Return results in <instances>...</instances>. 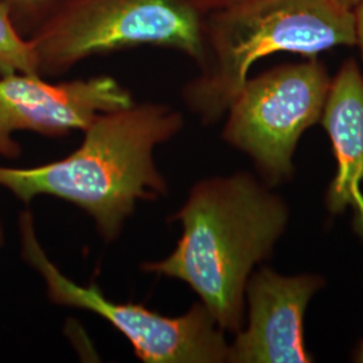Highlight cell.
Returning <instances> with one entry per match:
<instances>
[{
  "label": "cell",
  "instance_id": "6da1fadb",
  "mask_svg": "<svg viewBox=\"0 0 363 363\" xmlns=\"http://www.w3.org/2000/svg\"><path fill=\"white\" fill-rule=\"evenodd\" d=\"M182 235L166 259L143 271L190 286L225 333L245 323L247 286L288 229L291 210L272 186L250 172L211 177L194 184L172 217Z\"/></svg>",
  "mask_w": 363,
  "mask_h": 363
},
{
  "label": "cell",
  "instance_id": "7a4b0ae2",
  "mask_svg": "<svg viewBox=\"0 0 363 363\" xmlns=\"http://www.w3.org/2000/svg\"><path fill=\"white\" fill-rule=\"evenodd\" d=\"M183 127L181 112L157 103L133 104L96 117L84 142L61 160L35 167H0V189L30 203L54 196L85 210L105 241H115L139 201L167 193L154 151Z\"/></svg>",
  "mask_w": 363,
  "mask_h": 363
},
{
  "label": "cell",
  "instance_id": "3957f363",
  "mask_svg": "<svg viewBox=\"0 0 363 363\" xmlns=\"http://www.w3.org/2000/svg\"><path fill=\"white\" fill-rule=\"evenodd\" d=\"M201 73L183 89L203 123L226 115L259 61L279 52L316 57L355 46L354 15L334 0H250L203 16Z\"/></svg>",
  "mask_w": 363,
  "mask_h": 363
},
{
  "label": "cell",
  "instance_id": "277c9868",
  "mask_svg": "<svg viewBox=\"0 0 363 363\" xmlns=\"http://www.w3.org/2000/svg\"><path fill=\"white\" fill-rule=\"evenodd\" d=\"M27 39L42 77L139 46L172 49L198 64L205 54L203 16L183 0H55Z\"/></svg>",
  "mask_w": 363,
  "mask_h": 363
},
{
  "label": "cell",
  "instance_id": "5b68a950",
  "mask_svg": "<svg viewBox=\"0 0 363 363\" xmlns=\"http://www.w3.org/2000/svg\"><path fill=\"white\" fill-rule=\"evenodd\" d=\"M330 84L316 57L247 78L225 115L223 140L249 156L267 184L289 181L298 142L320 121Z\"/></svg>",
  "mask_w": 363,
  "mask_h": 363
},
{
  "label": "cell",
  "instance_id": "8992f818",
  "mask_svg": "<svg viewBox=\"0 0 363 363\" xmlns=\"http://www.w3.org/2000/svg\"><path fill=\"white\" fill-rule=\"evenodd\" d=\"M19 233L22 256L43 277L48 298L54 304L88 310L104 318L130 340L143 362H228L225 331L202 303L178 318H167L142 304L116 303L97 286H78L54 265L39 244L30 211L19 217Z\"/></svg>",
  "mask_w": 363,
  "mask_h": 363
},
{
  "label": "cell",
  "instance_id": "52a82bcc",
  "mask_svg": "<svg viewBox=\"0 0 363 363\" xmlns=\"http://www.w3.org/2000/svg\"><path fill=\"white\" fill-rule=\"evenodd\" d=\"M133 104L130 91L111 76H97L60 84L39 74L0 76V156L22 154L16 132L62 136L86 130L105 112Z\"/></svg>",
  "mask_w": 363,
  "mask_h": 363
},
{
  "label": "cell",
  "instance_id": "ba28073f",
  "mask_svg": "<svg viewBox=\"0 0 363 363\" xmlns=\"http://www.w3.org/2000/svg\"><path fill=\"white\" fill-rule=\"evenodd\" d=\"M325 284L318 273L255 271L247 281V323L229 345L228 362H313L304 342V318Z\"/></svg>",
  "mask_w": 363,
  "mask_h": 363
},
{
  "label": "cell",
  "instance_id": "9c48e42d",
  "mask_svg": "<svg viewBox=\"0 0 363 363\" xmlns=\"http://www.w3.org/2000/svg\"><path fill=\"white\" fill-rule=\"evenodd\" d=\"M319 123L337 162L325 208L334 216L350 211L354 230L363 237V73L355 60H346L331 78Z\"/></svg>",
  "mask_w": 363,
  "mask_h": 363
},
{
  "label": "cell",
  "instance_id": "30bf717a",
  "mask_svg": "<svg viewBox=\"0 0 363 363\" xmlns=\"http://www.w3.org/2000/svg\"><path fill=\"white\" fill-rule=\"evenodd\" d=\"M13 73L39 74L38 62L30 40L19 33L11 15L0 6V76Z\"/></svg>",
  "mask_w": 363,
  "mask_h": 363
},
{
  "label": "cell",
  "instance_id": "8fae6325",
  "mask_svg": "<svg viewBox=\"0 0 363 363\" xmlns=\"http://www.w3.org/2000/svg\"><path fill=\"white\" fill-rule=\"evenodd\" d=\"M55 0H0L21 34L28 37L48 15Z\"/></svg>",
  "mask_w": 363,
  "mask_h": 363
},
{
  "label": "cell",
  "instance_id": "7c38bea8",
  "mask_svg": "<svg viewBox=\"0 0 363 363\" xmlns=\"http://www.w3.org/2000/svg\"><path fill=\"white\" fill-rule=\"evenodd\" d=\"M183 1H186L190 7H193L199 15L205 16L208 13L223 10L235 4L247 3L250 0H183Z\"/></svg>",
  "mask_w": 363,
  "mask_h": 363
},
{
  "label": "cell",
  "instance_id": "4fadbf2b",
  "mask_svg": "<svg viewBox=\"0 0 363 363\" xmlns=\"http://www.w3.org/2000/svg\"><path fill=\"white\" fill-rule=\"evenodd\" d=\"M354 15V30H355V46H358L362 58L363 73V0L352 10Z\"/></svg>",
  "mask_w": 363,
  "mask_h": 363
},
{
  "label": "cell",
  "instance_id": "5bb4252c",
  "mask_svg": "<svg viewBox=\"0 0 363 363\" xmlns=\"http://www.w3.org/2000/svg\"><path fill=\"white\" fill-rule=\"evenodd\" d=\"M334 1L337 3L340 7H343V9L349 10V11H352L362 0H334Z\"/></svg>",
  "mask_w": 363,
  "mask_h": 363
},
{
  "label": "cell",
  "instance_id": "9a60e30c",
  "mask_svg": "<svg viewBox=\"0 0 363 363\" xmlns=\"http://www.w3.org/2000/svg\"><path fill=\"white\" fill-rule=\"evenodd\" d=\"M354 361L355 362L363 363V342L359 345V347L355 351V355H354Z\"/></svg>",
  "mask_w": 363,
  "mask_h": 363
},
{
  "label": "cell",
  "instance_id": "2e32d148",
  "mask_svg": "<svg viewBox=\"0 0 363 363\" xmlns=\"http://www.w3.org/2000/svg\"><path fill=\"white\" fill-rule=\"evenodd\" d=\"M3 242H4V230H3V226L0 223V247L3 245Z\"/></svg>",
  "mask_w": 363,
  "mask_h": 363
}]
</instances>
